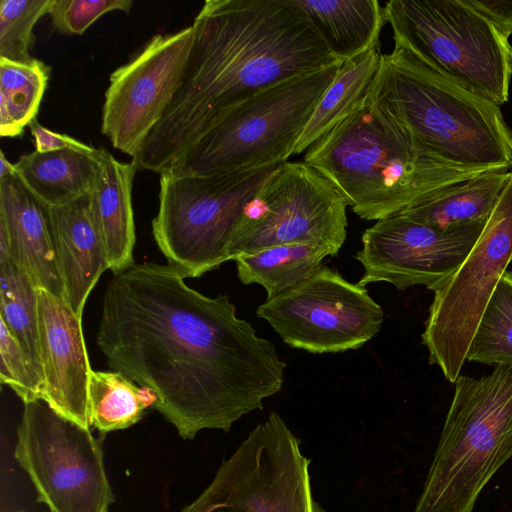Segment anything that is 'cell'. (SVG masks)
<instances>
[{
  "label": "cell",
  "instance_id": "7",
  "mask_svg": "<svg viewBox=\"0 0 512 512\" xmlns=\"http://www.w3.org/2000/svg\"><path fill=\"white\" fill-rule=\"evenodd\" d=\"M395 46L459 87L498 106L512 79V45L465 0H391Z\"/></svg>",
  "mask_w": 512,
  "mask_h": 512
},
{
  "label": "cell",
  "instance_id": "25",
  "mask_svg": "<svg viewBox=\"0 0 512 512\" xmlns=\"http://www.w3.org/2000/svg\"><path fill=\"white\" fill-rule=\"evenodd\" d=\"M156 393L121 372L92 371L89 384L91 424L101 433L136 424L157 403Z\"/></svg>",
  "mask_w": 512,
  "mask_h": 512
},
{
  "label": "cell",
  "instance_id": "17",
  "mask_svg": "<svg viewBox=\"0 0 512 512\" xmlns=\"http://www.w3.org/2000/svg\"><path fill=\"white\" fill-rule=\"evenodd\" d=\"M12 259L36 285L64 299L50 206L17 174L0 178V260Z\"/></svg>",
  "mask_w": 512,
  "mask_h": 512
},
{
  "label": "cell",
  "instance_id": "16",
  "mask_svg": "<svg viewBox=\"0 0 512 512\" xmlns=\"http://www.w3.org/2000/svg\"><path fill=\"white\" fill-rule=\"evenodd\" d=\"M39 345L44 401L60 415L90 429L92 374L82 317L61 297L39 288Z\"/></svg>",
  "mask_w": 512,
  "mask_h": 512
},
{
  "label": "cell",
  "instance_id": "13",
  "mask_svg": "<svg viewBox=\"0 0 512 512\" xmlns=\"http://www.w3.org/2000/svg\"><path fill=\"white\" fill-rule=\"evenodd\" d=\"M256 314L287 345L315 354L358 349L383 323L382 308L365 286L322 264L302 283L266 299Z\"/></svg>",
  "mask_w": 512,
  "mask_h": 512
},
{
  "label": "cell",
  "instance_id": "5",
  "mask_svg": "<svg viewBox=\"0 0 512 512\" xmlns=\"http://www.w3.org/2000/svg\"><path fill=\"white\" fill-rule=\"evenodd\" d=\"M439 444L414 512H472L485 485L512 457V367L459 375Z\"/></svg>",
  "mask_w": 512,
  "mask_h": 512
},
{
  "label": "cell",
  "instance_id": "34",
  "mask_svg": "<svg viewBox=\"0 0 512 512\" xmlns=\"http://www.w3.org/2000/svg\"><path fill=\"white\" fill-rule=\"evenodd\" d=\"M12 174H16L14 164L10 163L6 159L3 151H0V178L8 176V175H12Z\"/></svg>",
  "mask_w": 512,
  "mask_h": 512
},
{
  "label": "cell",
  "instance_id": "21",
  "mask_svg": "<svg viewBox=\"0 0 512 512\" xmlns=\"http://www.w3.org/2000/svg\"><path fill=\"white\" fill-rule=\"evenodd\" d=\"M324 40L331 54L346 61L378 47L385 20L376 0H292Z\"/></svg>",
  "mask_w": 512,
  "mask_h": 512
},
{
  "label": "cell",
  "instance_id": "31",
  "mask_svg": "<svg viewBox=\"0 0 512 512\" xmlns=\"http://www.w3.org/2000/svg\"><path fill=\"white\" fill-rule=\"evenodd\" d=\"M132 5L131 0H52L48 14L61 33L81 35L102 15L128 13Z\"/></svg>",
  "mask_w": 512,
  "mask_h": 512
},
{
  "label": "cell",
  "instance_id": "32",
  "mask_svg": "<svg viewBox=\"0 0 512 512\" xmlns=\"http://www.w3.org/2000/svg\"><path fill=\"white\" fill-rule=\"evenodd\" d=\"M507 39L512 35V0H465Z\"/></svg>",
  "mask_w": 512,
  "mask_h": 512
},
{
  "label": "cell",
  "instance_id": "23",
  "mask_svg": "<svg viewBox=\"0 0 512 512\" xmlns=\"http://www.w3.org/2000/svg\"><path fill=\"white\" fill-rule=\"evenodd\" d=\"M380 56L376 47L343 61L301 132L293 155L307 150L358 107L377 71Z\"/></svg>",
  "mask_w": 512,
  "mask_h": 512
},
{
  "label": "cell",
  "instance_id": "2",
  "mask_svg": "<svg viewBox=\"0 0 512 512\" xmlns=\"http://www.w3.org/2000/svg\"><path fill=\"white\" fill-rule=\"evenodd\" d=\"M182 84L139 154L168 172L220 117L256 93L336 61L292 0H207L192 23Z\"/></svg>",
  "mask_w": 512,
  "mask_h": 512
},
{
  "label": "cell",
  "instance_id": "26",
  "mask_svg": "<svg viewBox=\"0 0 512 512\" xmlns=\"http://www.w3.org/2000/svg\"><path fill=\"white\" fill-rule=\"evenodd\" d=\"M39 287L12 259L0 260V320L19 342L42 381Z\"/></svg>",
  "mask_w": 512,
  "mask_h": 512
},
{
  "label": "cell",
  "instance_id": "28",
  "mask_svg": "<svg viewBox=\"0 0 512 512\" xmlns=\"http://www.w3.org/2000/svg\"><path fill=\"white\" fill-rule=\"evenodd\" d=\"M467 361L512 367V271L499 280L475 330Z\"/></svg>",
  "mask_w": 512,
  "mask_h": 512
},
{
  "label": "cell",
  "instance_id": "18",
  "mask_svg": "<svg viewBox=\"0 0 512 512\" xmlns=\"http://www.w3.org/2000/svg\"><path fill=\"white\" fill-rule=\"evenodd\" d=\"M54 246L64 287V300L82 317L85 303L109 269L99 232L92 219L88 194L50 207Z\"/></svg>",
  "mask_w": 512,
  "mask_h": 512
},
{
  "label": "cell",
  "instance_id": "12",
  "mask_svg": "<svg viewBox=\"0 0 512 512\" xmlns=\"http://www.w3.org/2000/svg\"><path fill=\"white\" fill-rule=\"evenodd\" d=\"M347 203L303 162H284L244 207L228 247L230 260L284 244H312L336 255L347 236Z\"/></svg>",
  "mask_w": 512,
  "mask_h": 512
},
{
  "label": "cell",
  "instance_id": "8",
  "mask_svg": "<svg viewBox=\"0 0 512 512\" xmlns=\"http://www.w3.org/2000/svg\"><path fill=\"white\" fill-rule=\"evenodd\" d=\"M280 164L206 176L161 174L152 232L168 264L196 278L230 261L244 207Z\"/></svg>",
  "mask_w": 512,
  "mask_h": 512
},
{
  "label": "cell",
  "instance_id": "14",
  "mask_svg": "<svg viewBox=\"0 0 512 512\" xmlns=\"http://www.w3.org/2000/svg\"><path fill=\"white\" fill-rule=\"evenodd\" d=\"M193 26L157 34L109 78L101 133L135 158L178 92L193 43Z\"/></svg>",
  "mask_w": 512,
  "mask_h": 512
},
{
  "label": "cell",
  "instance_id": "15",
  "mask_svg": "<svg viewBox=\"0 0 512 512\" xmlns=\"http://www.w3.org/2000/svg\"><path fill=\"white\" fill-rule=\"evenodd\" d=\"M487 221L442 229L398 214L377 221L362 235L356 259L364 273L358 284L388 282L399 290H433L466 259Z\"/></svg>",
  "mask_w": 512,
  "mask_h": 512
},
{
  "label": "cell",
  "instance_id": "19",
  "mask_svg": "<svg viewBox=\"0 0 512 512\" xmlns=\"http://www.w3.org/2000/svg\"><path fill=\"white\" fill-rule=\"evenodd\" d=\"M136 170L132 161L120 162L105 149L97 180L88 193L91 216L114 275L134 264L132 187Z\"/></svg>",
  "mask_w": 512,
  "mask_h": 512
},
{
  "label": "cell",
  "instance_id": "20",
  "mask_svg": "<svg viewBox=\"0 0 512 512\" xmlns=\"http://www.w3.org/2000/svg\"><path fill=\"white\" fill-rule=\"evenodd\" d=\"M105 149L61 150L22 155L14 164L25 186L50 207L68 204L90 192L101 166Z\"/></svg>",
  "mask_w": 512,
  "mask_h": 512
},
{
  "label": "cell",
  "instance_id": "1",
  "mask_svg": "<svg viewBox=\"0 0 512 512\" xmlns=\"http://www.w3.org/2000/svg\"><path fill=\"white\" fill-rule=\"evenodd\" d=\"M169 264L115 274L102 302L96 343L111 370L157 395L154 406L183 439L228 432L284 383L285 362L236 315L227 295L208 297Z\"/></svg>",
  "mask_w": 512,
  "mask_h": 512
},
{
  "label": "cell",
  "instance_id": "24",
  "mask_svg": "<svg viewBox=\"0 0 512 512\" xmlns=\"http://www.w3.org/2000/svg\"><path fill=\"white\" fill-rule=\"evenodd\" d=\"M330 248L312 244H284L234 258L237 274L245 285L259 284L271 299L297 286L321 265Z\"/></svg>",
  "mask_w": 512,
  "mask_h": 512
},
{
  "label": "cell",
  "instance_id": "3",
  "mask_svg": "<svg viewBox=\"0 0 512 512\" xmlns=\"http://www.w3.org/2000/svg\"><path fill=\"white\" fill-rule=\"evenodd\" d=\"M304 162L332 184L358 217L376 221L490 172L434 157L365 96L349 116L308 148Z\"/></svg>",
  "mask_w": 512,
  "mask_h": 512
},
{
  "label": "cell",
  "instance_id": "9",
  "mask_svg": "<svg viewBox=\"0 0 512 512\" xmlns=\"http://www.w3.org/2000/svg\"><path fill=\"white\" fill-rule=\"evenodd\" d=\"M300 441L276 412L258 424L180 512H322Z\"/></svg>",
  "mask_w": 512,
  "mask_h": 512
},
{
  "label": "cell",
  "instance_id": "33",
  "mask_svg": "<svg viewBox=\"0 0 512 512\" xmlns=\"http://www.w3.org/2000/svg\"><path fill=\"white\" fill-rule=\"evenodd\" d=\"M28 126L35 139V147L38 152L44 153L65 148L88 149L91 147L71 136L50 131L36 119Z\"/></svg>",
  "mask_w": 512,
  "mask_h": 512
},
{
  "label": "cell",
  "instance_id": "30",
  "mask_svg": "<svg viewBox=\"0 0 512 512\" xmlns=\"http://www.w3.org/2000/svg\"><path fill=\"white\" fill-rule=\"evenodd\" d=\"M0 381L25 403L42 400L43 381L27 354L0 320Z\"/></svg>",
  "mask_w": 512,
  "mask_h": 512
},
{
  "label": "cell",
  "instance_id": "27",
  "mask_svg": "<svg viewBox=\"0 0 512 512\" xmlns=\"http://www.w3.org/2000/svg\"><path fill=\"white\" fill-rule=\"evenodd\" d=\"M50 67L35 59L23 64L0 59V135L20 136L39 111Z\"/></svg>",
  "mask_w": 512,
  "mask_h": 512
},
{
  "label": "cell",
  "instance_id": "4",
  "mask_svg": "<svg viewBox=\"0 0 512 512\" xmlns=\"http://www.w3.org/2000/svg\"><path fill=\"white\" fill-rule=\"evenodd\" d=\"M365 98L439 160L483 171L512 169V131L500 107L397 46L381 54Z\"/></svg>",
  "mask_w": 512,
  "mask_h": 512
},
{
  "label": "cell",
  "instance_id": "22",
  "mask_svg": "<svg viewBox=\"0 0 512 512\" xmlns=\"http://www.w3.org/2000/svg\"><path fill=\"white\" fill-rule=\"evenodd\" d=\"M509 172L490 171L455 183L400 214L442 229L487 221L508 181Z\"/></svg>",
  "mask_w": 512,
  "mask_h": 512
},
{
  "label": "cell",
  "instance_id": "11",
  "mask_svg": "<svg viewBox=\"0 0 512 512\" xmlns=\"http://www.w3.org/2000/svg\"><path fill=\"white\" fill-rule=\"evenodd\" d=\"M512 262V169L485 227L463 263L432 291L422 333L431 365L455 383L482 314Z\"/></svg>",
  "mask_w": 512,
  "mask_h": 512
},
{
  "label": "cell",
  "instance_id": "10",
  "mask_svg": "<svg viewBox=\"0 0 512 512\" xmlns=\"http://www.w3.org/2000/svg\"><path fill=\"white\" fill-rule=\"evenodd\" d=\"M14 456L50 512H109L114 494L100 441L44 401L24 404Z\"/></svg>",
  "mask_w": 512,
  "mask_h": 512
},
{
  "label": "cell",
  "instance_id": "6",
  "mask_svg": "<svg viewBox=\"0 0 512 512\" xmlns=\"http://www.w3.org/2000/svg\"><path fill=\"white\" fill-rule=\"evenodd\" d=\"M342 63L281 81L239 103L166 173L206 176L286 162Z\"/></svg>",
  "mask_w": 512,
  "mask_h": 512
},
{
  "label": "cell",
  "instance_id": "29",
  "mask_svg": "<svg viewBox=\"0 0 512 512\" xmlns=\"http://www.w3.org/2000/svg\"><path fill=\"white\" fill-rule=\"evenodd\" d=\"M52 0H1L0 59L29 64L37 21L49 13Z\"/></svg>",
  "mask_w": 512,
  "mask_h": 512
}]
</instances>
